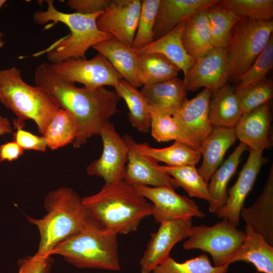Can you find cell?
<instances>
[{"label":"cell","mask_w":273,"mask_h":273,"mask_svg":"<svg viewBox=\"0 0 273 273\" xmlns=\"http://www.w3.org/2000/svg\"><path fill=\"white\" fill-rule=\"evenodd\" d=\"M229 265H212L206 254H201L183 262H177L169 257L152 273H227Z\"/></svg>","instance_id":"cell-35"},{"label":"cell","mask_w":273,"mask_h":273,"mask_svg":"<svg viewBox=\"0 0 273 273\" xmlns=\"http://www.w3.org/2000/svg\"><path fill=\"white\" fill-rule=\"evenodd\" d=\"M48 64L58 77L74 83H81L89 89L105 85L114 87L119 80L123 79L107 58L99 53L90 59H69Z\"/></svg>","instance_id":"cell-9"},{"label":"cell","mask_w":273,"mask_h":273,"mask_svg":"<svg viewBox=\"0 0 273 273\" xmlns=\"http://www.w3.org/2000/svg\"><path fill=\"white\" fill-rule=\"evenodd\" d=\"M4 36L5 34L3 32L0 31V49L4 47L5 43V41L3 39V38L4 37Z\"/></svg>","instance_id":"cell-46"},{"label":"cell","mask_w":273,"mask_h":273,"mask_svg":"<svg viewBox=\"0 0 273 273\" xmlns=\"http://www.w3.org/2000/svg\"><path fill=\"white\" fill-rule=\"evenodd\" d=\"M184 75L187 90L195 92L204 87L214 93L229 80L226 49L213 47L195 59Z\"/></svg>","instance_id":"cell-13"},{"label":"cell","mask_w":273,"mask_h":273,"mask_svg":"<svg viewBox=\"0 0 273 273\" xmlns=\"http://www.w3.org/2000/svg\"><path fill=\"white\" fill-rule=\"evenodd\" d=\"M46 3L48 8L46 10L34 13V22L41 25L50 22L62 23L70 32L47 50L48 63L56 64L69 59H85V53L90 48L115 39L112 35L101 31L97 26V19L102 12L87 15L64 13L55 8L54 1L47 0Z\"/></svg>","instance_id":"cell-4"},{"label":"cell","mask_w":273,"mask_h":273,"mask_svg":"<svg viewBox=\"0 0 273 273\" xmlns=\"http://www.w3.org/2000/svg\"><path fill=\"white\" fill-rule=\"evenodd\" d=\"M249 150L246 163L236 183L228 191L225 204L215 213L218 218L227 219L236 225L239 224L245 200L253 188L261 166L267 161V159L263 156V151Z\"/></svg>","instance_id":"cell-16"},{"label":"cell","mask_w":273,"mask_h":273,"mask_svg":"<svg viewBox=\"0 0 273 273\" xmlns=\"http://www.w3.org/2000/svg\"><path fill=\"white\" fill-rule=\"evenodd\" d=\"M206 10L189 18L182 34L184 48L195 60L213 48Z\"/></svg>","instance_id":"cell-28"},{"label":"cell","mask_w":273,"mask_h":273,"mask_svg":"<svg viewBox=\"0 0 273 273\" xmlns=\"http://www.w3.org/2000/svg\"><path fill=\"white\" fill-rule=\"evenodd\" d=\"M78 131L77 123L66 110L60 108L47 125L43 135L48 147L57 149L73 143Z\"/></svg>","instance_id":"cell-32"},{"label":"cell","mask_w":273,"mask_h":273,"mask_svg":"<svg viewBox=\"0 0 273 273\" xmlns=\"http://www.w3.org/2000/svg\"><path fill=\"white\" fill-rule=\"evenodd\" d=\"M133 144L143 154L167 166H195L201 158L199 151L176 141L170 146L160 149L153 148L147 143H137L134 140Z\"/></svg>","instance_id":"cell-29"},{"label":"cell","mask_w":273,"mask_h":273,"mask_svg":"<svg viewBox=\"0 0 273 273\" xmlns=\"http://www.w3.org/2000/svg\"><path fill=\"white\" fill-rule=\"evenodd\" d=\"M132 185L152 202V215L157 223L205 216L193 200L178 194L172 188Z\"/></svg>","instance_id":"cell-12"},{"label":"cell","mask_w":273,"mask_h":273,"mask_svg":"<svg viewBox=\"0 0 273 273\" xmlns=\"http://www.w3.org/2000/svg\"><path fill=\"white\" fill-rule=\"evenodd\" d=\"M138 73L142 86H148L177 77L179 69L164 56L158 54L139 55Z\"/></svg>","instance_id":"cell-31"},{"label":"cell","mask_w":273,"mask_h":273,"mask_svg":"<svg viewBox=\"0 0 273 273\" xmlns=\"http://www.w3.org/2000/svg\"><path fill=\"white\" fill-rule=\"evenodd\" d=\"M52 264L51 256L41 257L34 254L20 260L18 273H50Z\"/></svg>","instance_id":"cell-42"},{"label":"cell","mask_w":273,"mask_h":273,"mask_svg":"<svg viewBox=\"0 0 273 273\" xmlns=\"http://www.w3.org/2000/svg\"><path fill=\"white\" fill-rule=\"evenodd\" d=\"M271 102L244 113L235 127L237 139L249 150L270 149L273 145Z\"/></svg>","instance_id":"cell-17"},{"label":"cell","mask_w":273,"mask_h":273,"mask_svg":"<svg viewBox=\"0 0 273 273\" xmlns=\"http://www.w3.org/2000/svg\"><path fill=\"white\" fill-rule=\"evenodd\" d=\"M82 202L89 218L118 235L136 231L144 218L152 215V204L124 180L105 184Z\"/></svg>","instance_id":"cell-2"},{"label":"cell","mask_w":273,"mask_h":273,"mask_svg":"<svg viewBox=\"0 0 273 273\" xmlns=\"http://www.w3.org/2000/svg\"><path fill=\"white\" fill-rule=\"evenodd\" d=\"M237 140L235 128H213L199 150L203 161L197 170L207 183L221 164L228 149Z\"/></svg>","instance_id":"cell-22"},{"label":"cell","mask_w":273,"mask_h":273,"mask_svg":"<svg viewBox=\"0 0 273 273\" xmlns=\"http://www.w3.org/2000/svg\"><path fill=\"white\" fill-rule=\"evenodd\" d=\"M118 234L89 218L77 233L52 251L79 268L120 271Z\"/></svg>","instance_id":"cell-5"},{"label":"cell","mask_w":273,"mask_h":273,"mask_svg":"<svg viewBox=\"0 0 273 273\" xmlns=\"http://www.w3.org/2000/svg\"><path fill=\"white\" fill-rule=\"evenodd\" d=\"M44 207L47 213L43 217L26 218L39 233L38 248L35 254L48 257L59 244L78 232L89 217L82 198L68 187L50 192L45 198Z\"/></svg>","instance_id":"cell-3"},{"label":"cell","mask_w":273,"mask_h":273,"mask_svg":"<svg viewBox=\"0 0 273 273\" xmlns=\"http://www.w3.org/2000/svg\"><path fill=\"white\" fill-rule=\"evenodd\" d=\"M246 225L260 234L273 246V166L263 190L254 203L240 213Z\"/></svg>","instance_id":"cell-20"},{"label":"cell","mask_w":273,"mask_h":273,"mask_svg":"<svg viewBox=\"0 0 273 273\" xmlns=\"http://www.w3.org/2000/svg\"><path fill=\"white\" fill-rule=\"evenodd\" d=\"M213 47L226 49L232 30L241 18L233 11L216 5L206 10Z\"/></svg>","instance_id":"cell-34"},{"label":"cell","mask_w":273,"mask_h":273,"mask_svg":"<svg viewBox=\"0 0 273 273\" xmlns=\"http://www.w3.org/2000/svg\"><path fill=\"white\" fill-rule=\"evenodd\" d=\"M141 7L140 0H111L109 7L98 17L97 26L116 40L132 46Z\"/></svg>","instance_id":"cell-15"},{"label":"cell","mask_w":273,"mask_h":273,"mask_svg":"<svg viewBox=\"0 0 273 273\" xmlns=\"http://www.w3.org/2000/svg\"><path fill=\"white\" fill-rule=\"evenodd\" d=\"M245 232L244 242L231 256L228 263L244 261L253 264L257 272L273 273V246L262 235L246 225Z\"/></svg>","instance_id":"cell-25"},{"label":"cell","mask_w":273,"mask_h":273,"mask_svg":"<svg viewBox=\"0 0 273 273\" xmlns=\"http://www.w3.org/2000/svg\"><path fill=\"white\" fill-rule=\"evenodd\" d=\"M12 132V128L8 119L0 116V135Z\"/></svg>","instance_id":"cell-45"},{"label":"cell","mask_w":273,"mask_h":273,"mask_svg":"<svg viewBox=\"0 0 273 273\" xmlns=\"http://www.w3.org/2000/svg\"><path fill=\"white\" fill-rule=\"evenodd\" d=\"M235 89L226 83L212 94L209 104V118L214 127L235 128L241 118Z\"/></svg>","instance_id":"cell-26"},{"label":"cell","mask_w":273,"mask_h":273,"mask_svg":"<svg viewBox=\"0 0 273 273\" xmlns=\"http://www.w3.org/2000/svg\"><path fill=\"white\" fill-rule=\"evenodd\" d=\"M160 169L172 177L177 188L181 187L192 197L207 201L212 199L209 194L208 184L200 175L194 165L181 166H160Z\"/></svg>","instance_id":"cell-33"},{"label":"cell","mask_w":273,"mask_h":273,"mask_svg":"<svg viewBox=\"0 0 273 273\" xmlns=\"http://www.w3.org/2000/svg\"><path fill=\"white\" fill-rule=\"evenodd\" d=\"M24 150L15 141L0 146V163L5 160L11 161L17 159L24 153Z\"/></svg>","instance_id":"cell-44"},{"label":"cell","mask_w":273,"mask_h":273,"mask_svg":"<svg viewBox=\"0 0 273 273\" xmlns=\"http://www.w3.org/2000/svg\"><path fill=\"white\" fill-rule=\"evenodd\" d=\"M272 32V20L241 17L237 22L226 48L230 80L238 82L264 50Z\"/></svg>","instance_id":"cell-7"},{"label":"cell","mask_w":273,"mask_h":273,"mask_svg":"<svg viewBox=\"0 0 273 273\" xmlns=\"http://www.w3.org/2000/svg\"><path fill=\"white\" fill-rule=\"evenodd\" d=\"M192 218L160 223L151 238L140 262L141 273H152L154 269L166 261L177 243L187 238L192 227Z\"/></svg>","instance_id":"cell-14"},{"label":"cell","mask_w":273,"mask_h":273,"mask_svg":"<svg viewBox=\"0 0 273 273\" xmlns=\"http://www.w3.org/2000/svg\"><path fill=\"white\" fill-rule=\"evenodd\" d=\"M16 131L13 133V140L16 142L24 150H32L45 152L48 143L43 136H38L23 129L24 121L16 118L13 120Z\"/></svg>","instance_id":"cell-41"},{"label":"cell","mask_w":273,"mask_h":273,"mask_svg":"<svg viewBox=\"0 0 273 273\" xmlns=\"http://www.w3.org/2000/svg\"><path fill=\"white\" fill-rule=\"evenodd\" d=\"M152 137L158 142L175 140L182 143L179 126L172 116L151 113Z\"/></svg>","instance_id":"cell-40"},{"label":"cell","mask_w":273,"mask_h":273,"mask_svg":"<svg viewBox=\"0 0 273 273\" xmlns=\"http://www.w3.org/2000/svg\"><path fill=\"white\" fill-rule=\"evenodd\" d=\"M35 85L46 89L59 107L68 111L75 120L78 131L73 142L75 148L85 144L88 139L99 134L110 118L119 112L120 97L115 90L104 86L96 89L78 87L52 72L48 62L37 66L34 75Z\"/></svg>","instance_id":"cell-1"},{"label":"cell","mask_w":273,"mask_h":273,"mask_svg":"<svg viewBox=\"0 0 273 273\" xmlns=\"http://www.w3.org/2000/svg\"><path fill=\"white\" fill-rule=\"evenodd\" d=\"M188 19L181 22L169 32L150 44L136 50L138 55L153 53L162 55L182 71L184 75L185 74L195 62V59L187 53L181 38Z\"/></svg>","instance_id":"cell-23"},{"label":"cell","mask_w":273,"mask_h":273,"mask_svg":"<svg viewBox=\"0 0 273 273\" xmlns=\"http://www.w3.org/2000/svg\"><path fill=\"white\" fill-rule=\"evenodd\" d=\"M212 92L204 88L196 97L186 98L172 115L180 128L182 144L199 151L213 126L209 118Z\"/></svg>","instance_id":"cell-10"},{"label":"cell","mask_w":273,"mask_h":273,"mask_svg":"<svg viewBox=\"0 0 273 273\" xmlns=\"http://www.w3.org/2000/svg\"><path fill=\"white\" fill-rule=\"evenodd\" d=\"M114 88L120 99L126 103L131 125L142 133L149 132L151 113L147 100L141 90L124 79L119 80Z\"/></svg>","instance_id":"cell-30"},{"label":"cell","mask_w":273,"mask_h":273,"mask_svg":"<svg viewBox=\"0 0 273 273\" xmlns=\"http://www.w3.org/2000/svg\"><path fill=\"white\" fill-rule=\"evenodd\" d=\"M0 101L17 118L34 121L42 135L60 108L46 89L25 82L15 66L0 70Z\"/></svg>","instance_id":"cell-6"},{"label":"cell","mask_w":273,"mask_h":273,"mask_svg":"<svg viewBox=\"0 0 273 273\" xmlns=\"http://www.w3.org/2000/svg\"><path fill=\"white\" fill-rule=\"evenodd\" d=\"M273 67V35L249 69L241 76L235 89L260 82L267 78Z\"/></svg>","instance_id":"cell-39"},{"label":"cell","mask_w":273,"mask_h":273,"mask_svg":"<svg viewBox=\"0 0 273 273\" xmlns=\"http://www.w3.org/2000/svg\"><path fill=\"white\" fill-rule=\"evenodd\" d=\"M6 0H0V10L3 6V5L6 3Z\"/></svg>","instance_id":"cell-47"},{"label":"cell","mask_w":273,"mask_h":273,"mask_svg":"<svg viewBox=\"0 0 273 273\" xmlns=\"http://www.w3.org/2000/svg\"><path fill=\"white\" fill-rule=\"evenodd\" d=\"M237 226L227 219L212 226H192L183 247L186 250L198 249L208 253L215 266L229 264V259L246 237L245 231Z\"/></svg>","instance_id":"cell-8"},{"label":"cell","mask_w":273,"mask_h":273,"mask_svg":"<svg viewBox=\"0 0 273 273\" xmlns=\"http://www.w3.org/2000/svg\"><path fill=\"white\" fill-rule=\"evenodd\" d=\"M160 0L142 1L138 27L132 47L139 50L154 41V28Z\"/></svg>","instance_id":"cell-38"},{"label":"cell","mask_w":273,"mask_h":273,"mask_svg":"<svg viewBox=\"0 0 273 273\" xmlns=\"http://www.w3.org/2000/svg\"><path fill=\"white\" fill-rule=\"evenodd\" d=\"M219 0H160L154 28V40L181 22L216 5Z\"/></svg>","instance_id":"cell-19"},{"label":"cell","mask_w":273,"mask_h":273,"mask_svg":"<svg viewBox=\"0 0 273 273\" xmlns=\"http://www.w3.org/2000/svg\"><path fill=\"white\" fill-rule=\"evenodd\" d=\"M92 48L107 58L124 80L136 88L142 86L138 73L139 55L132 46L112 39Z\"/></svg>","instance_id":"cell-24"},{"label":"cell","mask_w":273,"mask_h":273,"mask_svg":"<svg viewBox=\"0 0 273 273\" xmlns=\"http://www.w3.org/2000/svg\"><path fill=\"white\" fill-rule=\"evenodd\" d=\"M235 93L243 114L270 102L273 97V81L271 79L266 78L260 82L235 89Z\"/></svg>","instance_id":"cell-37"},{"label":"cell","mask_w":273,"mask_h":273,"mask_svg":"<svg viewBox=\"0 0 273 273\" xmlns=\"http://www.w3.org/2000/svg\"><path fill=\"white\" fill-rule=\"evenodd\" d=\"M145 97L150 113L172 116L187 98L184 81L178 77L148 86L141 90Z\"/></svg>","instance_id":"cell-21"},{"label":"cell","mask_w":273,"mask_h":273,"mask_svg":"<svg viewBox=\"0 0 273 273\" xmlns=\"http://www.w3.org/2000/svg\"><path fill=\"white\" fill-rule=\"evenodd\" d=\"M247 150H249V148L244 144L240 143L228 158L211 176L208 184L209 192L212 199L209 206L210 212L216 213L225 204L228 197V183L236 171L242 155Z\"/></svg>","instance_id":"cell-27"},{"label":"cell","mask_w":273,"mask_h":273,"mask_svg":"<svg viewBox=\"0 0 273 273\" xmlns=\"http://www.w3.org/2000/svg\"><path fill=\"white\" fill-rule=\"evenodd\" d=\"M216 6L231 10L241 17L272 20V0H221Z\"/></svg>","instance_id":"cell-36"},{"label":"cell","mask_w":273,"mask_h":273,"mask_svg":"<svg viewBox=\"0 0 273 273\" xmlns=\"http://www.w3.org/2000/svg\"><path fill=\"white\" fill-rule=\"evenodd\" d=\"M99 134L103 142L102 153L87 167V174L102 178L105 184L123 180L127 161V145L110 122L103 125Z\"/></svg>","instance_id":"cell-11"},{"label":"cell","mask_w":273,"mask_h":273,"mask_svg":"<svg viewBox=\"0 0 273 273\" xmlns=\"http://www.w3.org/2000/svg\"><path fill=\"white\" fill-rule=\"evenodd\" d=\"M111 0H68L66 6L82 14H93L104 12L110 5Z\"/></svg>","instance_id":"cell-43"},{"label":"cell","mask_w":273,"mask_h":273,"mask_svg":"<svg viewBox=\"0 0 273 273\" xmlns=\"http://www.w3.org/2000/svg\"><path fill=\"white\" fill-rule=\"evenodd\" d=\"M123 138L128 147L123 180L131 184L177 188L173 178L160 169L157 161L135 148L131 136L126 135Z\"/></svg>","instance_id":"cell-18"}]
</instances>
